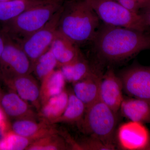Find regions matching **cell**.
I'll return each instance as SVG.
<instances>
[{
    "instance_id": "7a4b0ae2",
    "label": "cell",
    "mask_w": 150,
    "mask_h": 150,
    "mask_svg": "<svg viewBox=\"0 0 150 150\" xmlns=\"http://www.w3.org/2000/svg\"><path fill=\"white\" fill-rule=\"evenodd\" d=\"M100 20L86 0L65 1L58 30L78 45L93 41Z\"/></svg>"
},
{
    "instance_id": "cb8c5ba5",
    "label": "cell",
    "mask_w": 150,
    "mask_h": 150,
    "mask_svg": "<svg viewBox=\"0 0 150 150\" xmlns=\"http://www.w3.org/2000/svg\"><path fill=\"white\" fill-rule=\"evenodd\" d=\"M34 142L33 140L21 136L11 131L6 133L0 141V150H26Z\"/></svg>"
},
{
    "instance_id": "484cf974",
    "label": "cell",
    "mask_w": 150,
    "mask_h": 150,
    "mask_svg": "<svg viewBox=\"0 0 150 150\" xmlns=\"http://www.w3.org/2000/svg\"><path fill=\"white\" fill-rule=\"evenodd\" d=\"M122 6L126 9L134 13H140V10L142 9L141 6L135 0H115Z\"/></svg>"
},
{
    "instance_id": "d4e9b609",
    "label": "cell",
    "mask_w": 150,
    "mask_h": 150,
    "mask_svg": "<svg viewBox=\"0 0 150 150\" xmlns=\"http://www.w3.org/2000/svg\"><path fill=\"white\" fill-rule=\"evenodd\" d=\"M78 149L81 150H110L99 140L91 137L78 145Z\"/></svg>"
},
{
    "instance_id": "8992f818",
    "label": "cell",
    "mask_w": 150,
    "mask_h": 150,
    "mask_svg": "<svg viewBox=\"0 0 150 150\" xmlns=\"http://www.w3.org/2000/svg\"><path fill=\"white\" fill-rule=\"evenodd\" d=\"M0 31L4 41L0 59L2 78L6 81L18 76L31 74L32 63L20 43L5 33Z\"/></svg>"
},
{
    "instance_id": "7c38bea8",
    "label": "cell",
    "mask_w": 150,
    "mask_h": 150,
    "mask_svg": "<svg viewBox=\"0 0 150 150\" xmlns=\"http://www.w3.org/2000/svg\"><path fill=\"white\" fill-rule=\"evenodd\" d=\"M6 82L22 99L35 107L38 111L41 107L40 86L33 76L26 74L6 81Z\"/></svg>"
},
{
    "instance_id": "d6986e66",
    "label": "cell",
    "mask_w": 150,
    "mask_h": 150,
    "mask_svg": "<svg viewBox=\"0 0 150 150\" xmlns=\"http://www.w3.org/2000/svg\"><path fill=\"white\" fill-rule=\"evenodd\" d=\"M59 68L66 81L72 84L85 79L94 69L83 55L74 62Z\"/></svg>"
},
{
    "instance_id": "4fadbf2b",
    "label": "cell",
    "mask_w": 150,
    "mask_h": 150,
    "mask_svg": "<svg viewBox=\"0 0 150 150\" xmlns=\"http://www.w3.org/2000/svg\"><path fill=\"white\" fill-rule=\"evenodd\" d=\"M102 75L100 72L94 69L87 77L73 84V93L86 108L99 100Z\"/></svg>"
},
{
    "instance_id": "f1b7e54d",
    "label": "cell",
    "mask_w": 150,
    "mask_h": 150,
    "mask_svg": "<svg viewBox=\"0 0 150 150\" xmlns=\"http://www.w3.org/2000/svg\"><path fill=\"white\" fill-rule=\"evenodd\" d=\"M141 6L142 9H146L150 8V0H135Z\"/></svg>"
},
{
    "instance_id": "9c48e42d",
    "label": "cell",
    "mask_w": 150,
    "mask_h": 150,
    "mask_svg": "<svg viewBox=\"0 0 150 150\" xmlns=\"http://www.w3.org/2000/svg\"><path fill=\"white\" fill-rule=\"evenodd\" d=\"M150 137L143 123L130 121L124 123L116 130L115 142L123 150H146Z\"/></svg>"
},
{
    "instance_id": "ba28073f",
    "label": "cell",
    "mask_w": 150,
    "mask_h": 150,
    "mask_svg": "<svg viewBox=\"0 0 150 150\" xmlns=\"http://www.w3.org/2000/svg\"><path fill=\"white\" fill-rule=\"evenodd\" d=\"M118 76L126 94L150 102V66L133 65Z\"/></svg>"
},
{
    "instance_id": "ffe728a7",
    "label": "cell",
    "mask_w": 150,
    "mask_h": 150,
    "mask_svg": "<svg viewBox=\"0 0 150 150\" xmlns=\"http://www.w3.org/2000/svg\"><path fill=\"white\" fill-rule=\"evenodd\" d=\"M41 0H13L0 2V23L3 24L38 4Z\"/></svg>"
},
{
    "instance_id": "d6a6232c",
    "label": "cell",
    "mask_w": 150,
    "mask_h": 150,
    "mask_svg": "<svg viewBox=\"0 0 150 150\" xmlns=\"http://www.w3.org/2000/svg\"><path fill=\"white\" fill-rule=\"evenodd\" d=\"M13 1V0H0V2L6 1Z\"/></svg>"
},
{
    "instance_id": "f546056e",
    "label": "cell",
    "mask_w": 150,
    "mask_h": 150,
    "mask_svg": "<svg viewBox=\"0 0 150 150\" xmlns=\"http://www.w3.org/2000/svg\"><path fill=\"white\" fill-rule=\"evenodd\" d=\"M4 37H3L2 34L0 31V59L4 50ZM0 78H2L1 71H0Z\"/></svg>"
},
{
    "instance_id": "83f0119b",
    "label": "cell",
    "mask_w": 150,
    "mask_h": 150,
    "mask_svg": "<svg viewBox=\"0 0 150 150\" xmlns=\"http://www.w3.org/2000/svg\"><path fill=\"white\" fill-rule=\"evenodd\" d=\"M6 124L5 120H0V141H1L6 134Z\"/></svg>"
},
{
    "instance_id": "6da1fadb",
    "label": "cell",
    "mask_w": 150,
    "mask_h": 150,
    "mask_svg": "<svg viewBox=\"0 0 150 150\" xmlns=\"http://www.w3.org/2000/svg\"><path fill=\"white\" fill-rule=\"evenodd\" d=\"M92 42L100 58L117 62L150 49V34L145 31L103 24L100 26Z\"/></svg>"
},
{
    "instance_id": "5bb4252c",
    "label": "cell",
    "mask_w": 150,
    "mask_h": 150,
    "mask_svg": "<svg viewBox=\"0 0 150 150\" xmlns=\"http://www.w3.org/2000/svg\"><path fill=\"white\" fill-rule=\"evenodd\" d=\"M50 49L58 63V67L68 64L82 55L79 45L57 30Z\"/></svg>"
},
{
    "instance_id": "4316f807",
    "label": "cell",
    "mask_w": 150,
    "mask_h": 150,
    "mask_svg": "<svg viewBox=\"0 0 150 150\" xmlns=\"http://www.w3.org/2000/svg\"><path fill=\"white\" fill-rule=\"evenodd\" d=\"M144 11L142 14L147 26L149 28L150 27V8Z\"/></svg>"
},
{
    "instance_id": "4dcf8cb0",
    "label": "cell",
    "mask_w": 150,
    "mask_h": 150,
    "mask_svg": "<svg viewBox=\"0 0 150 150\" xmlns=\"http://www.w3.org/2000/svg\"><path fill=\"white\" fill-rule=\"evenodd\" d=\"M3 110L0 108V120H5V115Z\"/></svg>"
},
{
    "instance_id": "277c9868",
    "label": "cell",
    "mask_w": 150,
    "mask_h": 150,
    "mask_svg": "<svg viewBox=\"0 0 150 150\" xmlns=\"http://www.w3.org/2000/svg\"><path fill=\"white\" fill-rule=\"evenodd\" d=\"M117 113L99 100L86 108L79 123L84 133L115 150Z\"/></svg>"
},
{
    "instance_id": "5b68a950",
    "label": "cell",
    "mask_w": 150,
    "mask_h": 150,
    "mask_svg": "<svg viewBox=\"0 0 150 150\" xmlns=\"http://www.w3.org/2000/svg\"><path fill=\"white\" fill-rule=\"evenodd\" d=\"M104 24L141 31L148 27L142 13L130 11L115 0H86Z\"/></svg>"
},
{
    "instance_id": "3957f363",
    "label": "cell",
    "mask_w": 150,
    "mask_h": 150,
    "mask_svg": "<svg viewBox=\"0 0 150 150\" xmlns=\"http://www.w3.org/2000/svg\"><path fill=\"white\" fill-rule=\"evenodd\" d=\"M66 0H41L16 18L2 24L1 31L20 42L45 25Z\"/></svg>"
},
{
    "instance_id": "e0dca14e",
    "label": "cell",
    "mask_w": 150,
    "mask_h": 150,
    "mask_svg": "<svg viewBox=\"0 0 150 150\" xmlns=\"http://www.w3.org/2000/svg\"><path fill=\"white\" fill-rule=\"evenodd\" d=\"M68 100L69 92L66 89L59 94L49 98L41 105L38 111L40 121L52 124L64 111Z\"/></svg>"
},
{
    "instance_id": "ac0fdd59",
    "label": "cell",
    "mask_w": 150,
    "mask_h": 150,
    "mask_svg": "<svg viewBox=\"0 0 150 150\" xmlns=\"http://www.w3.org/2000/svg\"><path fill=\"white\" fill-rule=\"evenodd\" d=\"M66 82L60 68L54 70L43 78L40 85L41 105L49 98L65 90Z\"/></svg>"
},
{
    "instance_id": "7402d4cb",
    "label": "cell",
    "mask_w": 150,
    "mask_h": 150,
    "mask_svg": "<svg viewBox=\"0 0 150 150\" xmlns=\"http://www.w3.org/2000/svg\"><path fill=\"white\" fill-rule=\"evenodd\" d=\"M59 133L48 135L33 142L26 150H64L72 149Z\"/></svg>"
},
{
    "instance_id": "9a60e30c",
    "label": "cell",
    "mask_w": 150,
    "mask_h": 150,
    "mask_svg": "<svg viewBox=\"0 0 150 150\" xmlns=\"http://www.w3.org/2000/svg\"><path fill=\"white\" fill-rule=\"evenodd\" d=\"M42 121L16 120L12 124V131L16 134L33 141L48 135L59 133L54 126Z\"/></svg>"
},
{
    "instance_id": "8fae6325",
    "label": "cell",
    "mask_w": 150,
    "mask_h": 150,
    "mask_svg": "<svg viewBox=\"0 0 150 150\" xmlns=\"http://www.w3.org/2000/svg\"><path fill=\"white\" fill-rule=\"evenodd\" d=\"M0 103L4 112L15 120L40 121L38 113L33 110L29 103L12 91L6 93L0 98Z\"/></svg>"
},
{
    "instance_id": "603a6c76",
    "label": "cell",
    "mask_w": 150,
    "mask_h": 150,
    "mask_svg": "<svg viewBox=\"0 0 150 150\" xmlns=\"http://www.w3.org/2000/svg\"><path fill=\"white\" fill-rule=\"evenodd\" d=\"M58 67V63L50 48L40 56L33 65L32 72L41 81Z\"/></svg>"
},
{
    "instance_id": "30bf717a",
    "label": "cell",
    "mask_w": 150,
    "mask_h": 150,
    "mask_svg": "<svg viewBox=\"0 0 150 150\" xmlns=\"http://www.w3.org/2000/svg\"><path fill=\"white\" fill-rule=\"evenodd\" d=\"M122 81L112 69L102 75L99 90V100L115 113L120 110L123 96Z\"/></svg>"
},
{
    "instance_id": "2e32d148",
    "label": "cell",
    "mask_w": 150,
    "mask_h": 150,
    "mask_svg": "<svg viewBox=\"0 0 150 150\" xmlns=\"http://www.w3.org/2000/svg\"><path fill=\"white\" fill-rule=\"evenodd\" d=\"M120 110L130 121L150 123V102L135 98H123Z\"/></svg>"
},
{
    "instance_id": "44dd1931",
    "label": "cell",
    "mask_w": 150,
    "mask_h": 150,
    "mask_svg": "<svg viewBox=\"0 0 150 150\" xmlns=\"http://www.w3.org/2000/svg\"><path fill=\"white\" fill-rule=\"evenodd\" d=\"M68 92L69 100L66 109L62 115L55 120L52 124L79 122L83 117L86 108L85 105L76 96L72 91Z\"/></svg>"
},
{
    "instance_id": "1f68e13d",
    "label": "cell",
    "mask_w": 150,
    "mask_h": 150,
    "mask_svg": "<svg viewBox=\"0 0 150 150\" xmlns=\"http://www.w3.org/2000/svg\"><path fill=\"white\" fill-rule=\"evenodd\" d=\"M146 150H150V140L149 143V145H148V147H147L146 149Z\"/></svg>"
},
{
    "instance_id": "52a82bcc",
    "label": "cell",
    "mask_w": 150,
    "mask_h": 150,
    "mask_svg": "<svg viewBox=\"0 0 150 150\" xmlns=\"http://www.w3.org/2000/svg\"><path fill=\"white\" fill-rule=\"evenodd\" d=\"M63 8V6L43 27L18 42L30 59L32 69L37 59L50 48L58 30Z\"/></svg>"
}]
</instances>
